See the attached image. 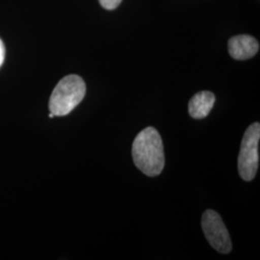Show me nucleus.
<instances>
[{
  "label": "nucleus",
  "mask_w": 260,
  "mask_h": 260,
  "mask_svg": "<svg viewBox=\"0 0 260 260\" xmlns=\"http://www.w3.org/2000/svg\"><path fill=\"white\" fill-rule=\"evenodd\" d=\"M134 164L148 177L160 175L165 166L163 142L154 127L149 126L138 133L132 144Z\"/></svg>",
  "instance_id": "obj_1"
},
{
  "label": "nucleus",
  "mask_w": 260,
  "mask_h": 260,
  "mask_svg": "<svg viewBox=\"0 0 260 260\" xmlns=\"http://www.w3.org/2000/svg\"><path fill=\"white\" fill-rule=\"evenodd\" d=\"M86 84L76 75L62 78L56 85L49 100V111L54 116L62 117L70 114L83 101Z\"/></svg>",
  "instance_id": "obj_2"
},
{
  "label": "nucleus",
  "mask_w": 260,
  "mask_h": 260,
  "mask_svg": "<svg viewBox=\"0 0 260 260\" xmlns=\"http://www.w3.org/2000/svg\"><path fill=\"white\" fill-rule=\"evenodd\" d=\"M260 139V124H251L242 139L240 153L238 156V172L245 181H251L258 169V144Z\"/></svg>",
  "instance_id": "obj_3"
},
{
  "label": "nucleus",
  "mask_w": 260,
  "mask_h": 260,
  "mask_svg": "<svg viewBox=\"0 0 260 260\" xmlns=\"http://www.w3.org/2000/svg\"><path fill=\"white\" fill-rule=\"evenodd\" d=\"M202 228L208 243L220 253L226 254L232 251L233 244L221 216L212 209L203 214Z\"/></svg>",
  "instance_id": "obj_4"
},
{
  "label": "nucleus",
  "mask_w": 260,
  "mask_h": 260,
  "mask_svg": "<svg viewBox=\"0 0 260 260\" xmlns=\"http://www.w3.org/2000/svg\"><path fill=\"white\" fill-rule=\"evenodd\" d=\"M258 50V42L250 35H238L229 41V52L235 60H247L252 58Z\"/></svg>",
  "instance_id": "obj_5"
},
{
  "label": "nucleus",
  "mask_w": 260,
  "mask_h": 260,
  "mask_svg": "<svg viewBox=\"0 0 260 260\" xmlns=\"http://www.w3.org/2000/svg\"><path fill=\"white\" fill-rule=\"evenodd\" d=\"M215 100V94L208 91H203L196 93L190 100L188 105V111L190 116L197 120H201L207 117L213 108Z\"/></svg>",
  "instance_id": "obj_6"
},
{
  "label": "nucleus",
  "mask_w": 260,
  "mask_h": 260,
  "mask_svg": "<svg viewBox=\"0 0 260 260\" xmlns=\"http://www.w3.org/2000/svg\"><path fill=\"white\" fill-rule=\"evenodd\" d=\"M121 0H100L101 5L106 10L116 9L121 4Z\"/></svg>",
  "instance_id": "obj_7"
},
{
  "label": "nucleus",
  "mask_w": 260,
  "mask_h": 260,
  "mask_svg": "<svg viewBox=\"0 0 260 260\" xmlns=\"http://www.w3.org/2000/svg\"><path fill=\"white\" fill-rule=\"evenodd\" d=\"M4 58H5V47H4L2 41L0 40V67L4 62Z\"/></svg>",
  "instance_id": "obj_8"
}]
</instances>
